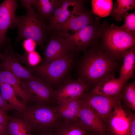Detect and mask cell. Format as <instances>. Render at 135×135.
<instances>
[{"label": "cell", "instance_id": "1", "mask_svg": "<svg viewBox=\"0 0 135 135\" xmlns=\"http://www.w3.org/2000/svg\"><path fill=\"white\" fill-rule=\"evenodd\" d=\"M98 41L88 48L82 57L79 68L80 77L88 85H96L112 73L116 60L98 46Z\"/></svg>", "mask_w": 135, "mask_h": 135}, {"label": "cell", "instance_id": "2", "mask_svg": "<svg viewBox=\"0 0 135 135\" xmlns=\"http://www.w3.org/2000/svg\"><path fill=\"white\" fill-rule=\"evenodd\" d=\"M26 9L25 15L16 16L10 28L16 27L18 34L16 43L22 39H32L42 49L48 39V25L35 11L32 0H20Z\"/></svg>", "mask_w": 135, "mask_h": 135}, {"label": "cell", "instance_id": "3", "mask_svg": "<svg viewBox=\"0 0 135 135\" xmlns=\"http://www.w3.org/2000/svg\"><path fill=\"white\" fill-rule=\"evenodd\" d=\"M98 39L100 48L116 60L122 59L125 52L135 44V34L106 22L101 24Z\"/></svg>", "mask_w": 135, "mask_h": 135}, {"label": "cell", "instance_id": "4", "mask_svg": "<svg viewBox=\"0 0 135 135\" xmlns=\"http://www.w3.org/2000/svg\"><path fill=\"white\" fill-rule=\"evenodd\" d=\"M78 54L69 51L51 62L34 66H26L32 74L52 85L59 83L66 75Z\"/></svg>", "mask_w": 135, "mask_h": 135}, {"label": "cell", "instance_id": "5", "mask_svg": "<svg viewBox=\"0 0 135 135\" xmlns=\"http://www.w3.org/2000/svg\"><path fill=\"white\" fill-rule=\"evenodd\" d=\"M22 118L33 130H44L57 124L60 118L56 108L46 104H36L27 107Z\"/></svg>", "mask_w": 135, "mask_h": 135}, {"label": "cell", "instance_id": "6", "mask_svg": "<svg viewBox=\"0 0 135 135\" xmlns=\"http://www.w3.org/2000/svg\"><path fill=\"white\" fill-rule=\"evenodd\" d=\"M100 17L93 23L87 25L73 33H62L65 37L70 50L78 54L84 53L92 45L98 41L101 24Z\"/></svg>", "mask_w": 135, "mask_h": 135}, {"label": "cell", "instance_id": "7", "mask_svg": "<svg viewBox=\"0 0 135 135\" xmlns=\"http://www.w3.org/2000/svg\"><path fill=\"white\" fill-rule=\"evenodd\" d=\"M21 86L29 101L46 104L53 99L54 91L52 85L44 80L34 75L30 79L21 80Z\"/></svg>", "mask_w": 135, "mask_h": 135}, {"label": "cell", "instance_id": "8", "mask_svg": "<svg viewBox=\"0 0 135 135\" xmlns=\"http://www.w3.org/2000/svg\"><path fill=\"white\" fill-rule=\"evenodd\" d=\"M82 102L91 108L102 119L107 122L115 105L121 101L122 96H108L90 93L82 94Z\"/></svg>", "mask_w": 135, "mask_h": 135}, {"label": "cell", "instance_id": "9", "mask_svg": "<svg viewBox=\"0 0 135 135\" xmlns=\"http://www.w3.org/2000/svg\"><path fill=\"white\" fill-rule=\"evenodd\" d=\"M82 5L77 9L73 14L64 22L48 27V33L50 32L66 33L69 31L73 33L83 27L91 24L98 18L92 10Z\"/></svg>", "mask_w": 135, "mask_h": 135}, {"label": "cell", "instance_id": "10", "mask_svg": "<svg viewBox=\"0 0 135 135\" xmlns=\"http://www.w3.org/2000/svg\"><path fill=\"white\" fill-rule=\"evenodd\" d=\"M89 85L80 77L65 82L54 91L53 99L59 104L80 98Z\"/></svg>", "mask_w": 135, "mask_h": 135}, {"label": "cell", "instance_id": "11", "mask_svg": "<svg viewBox=\"0 0 135 135\" xmlns=\"http://www.w3.org/2000/svg\"><path fill=\"white\" fill-rule=\"evenodd\" d=\"M4 58L0 62V70L9 71L21 80L30 79L34 76L19 62L13 48L9 44L4 47Z\"/></svg>", "mask_w": 135, "mask_h": 135}, {"label": "cell", "instance_id": "12", "mask_svg": "<svg viewBox=\"0 0 135 135\" xmlns=\"http://www.w3.org/2000/svg\"><path fill=\"white\" fill-rule=\"evenodd\" d=\"M18 6L16 0H4L0 4V50L9 43L6 33L12 24Z\"/></svg>", "mask_w": 135, "mask_h": 135}, {"label": "cell", "instance_id": "13", "mask_svg": "<svg viewBox=\"0 0 135 135\" xmlns=\"http://www.w3.org/2000/svg\"><path fill=\"white\" fill-rule=\"evenodd\" d=\"M46 47L44 56L41 64L50 62L70 50L64 36L56 32H50Z\"/></svg>", "mask_w": 135, "mask_h": 135}, {"label": "cell", "instance_id": "14", "mask_svg": "<svg viewBox=\"0 0 135 135\" xmlns=\"http://www.w3.org/2000/svg\"><path fill=\"white\" fill-rule=\"evenodd\" d=\"M107 122L110 132L114 135H128L129 119L127 110L123 108L121 101L117 104Z\"/></svg>", "mask_w": 135, "mask_h": 135}, {"label": "cell", "instance_id": "15", "mask_svg": "<svg viewBox=\"0 0 135 135\" xmlns=\"http://www.w3.org/2000/svg\"><path fill=\"white\" fill-rule=\"evenodd\" d=\"M78 122L89 132L98 133H103L105 132L106 127L103 122L82 101L79 112Z\"/></svg>", "mask_w": 135, "mask_h": 135}, {"label": "cell", "instance_id": "16", "mask_svg": "<svg viewBox=\"0 0 135 135\" xmlns=\"http://www.w3.org/2000/svg\"><path fill=\"white\" fill-rule=\"evenodd\" d=\"M126 84L112 73L101 80L90 93L108 96H117L120 94Z\"/></svg>", "mask_w": 135, "mask_h": 135}, {"label": "cell", "instance_id": "17", "mask_svg": "<svg viewBox=\"0 0 135 135\" xmlns=\"http://www.w3.org/2000/svg\"><path fill=\"white\" fill-rule=\"evenodd\" d=\"M82 103L80 97L58 104L55 108L59 118L62 119L66 122H78Z\"/></svg>", "mask_w": 135, "mask_h": 135}, {"label": "cell", "instance_id": "18", "mask_svg": "<svg viewBox=\"0 0 135 135\" xmlns=\"http://www.w3.org/2000/svg\"><path fill=\"white\" fill-rule=\"evenodd\" d=\"M0 82L8 84L12 86L15 94L25 104L29 101L28 96L21 86V80L11 72L0 70Z\"/></svg>", "mask_w": 135, "mask_h": 135}, {"label": "cell", "instance_id": "19", "mask_svg": "<svg viewBox=\"0 0 135 135\" xmlns=\"http://www.w3.org/2000/svg\"><path fill=\"white\" fill-rule=\"evenodd\" d=\"M122 59L123 62L120 70L119 78L126 83L128 80L133 77L134 74L135 66V46L125 52Z\"/></svg>", "mask_w": 135, "mask_h": 135}, {"label": "cell", "instance_id": "20", "mask_svg": "<svg viewBox=\"0 0 135 135\" xmlns=\"http://www.w3.org/2000/svg\"><path fill=\"white\" fill-rule=\"evenodd\" d=\"M0 92L3 99L13 108L21 113L26 107V104L17 98L14 91L9 84L0 82Z\"/></svg>", "mask_w": 135, "mask_h": 135}, {"label": "cell", "instance_id": "21", "mask_svg": "<svg viewBox=\"0 0 135 135\" xmlns=\"http://www.w3.org/2000/svg\"><path fill=\"white\" fill-rule=\"evenodd\" d=\"M86 1L83 0H62V13L53 22L48 25V27L65 22L77 9L84 4Z\"/></svg>", "mask_w": 135, "mask_h": 135}, {"label": "cell", "instance_id": "22", "mask_svg": "<svg viewBox=\"0 0 135 135\" xmlns=\"http://www.w3.org/2000/svg\"><path fill=\"white\" fill-rule=\"evenodd\" d=\"M58 0H32L31 4L38 13L50 23ZM49 23V24H50Z\"/></svg>", "mask_w": 135, "mask_h": 135}, {"label": "cell", "instance_id": "23", "mask_svg": "<svg viewBox=\"0 0 135 135\" xmlns=\"http://www.w3.org/2000/svg\"><path fill=\"white\" fill-rule=\"evenodd\" d=\"M32 129L22 118H10L8 124L6 135H32Z\"/></svg>", "mask_w": 135, "mask_h": 135}, {"label": "cell", "instance_id": "24", "mask_svg": "<svg viewBox=\"0 0 135 135\" xmlns=\"http://www.w3.org/2000/svg\"><path fill=\"white\" fill-rule=\"evenodd\" d=\"M89 132L78 122H64L59 126L54 134L55 135H87Z\"/></svg>", "mask_w": 135, "mask_h": 135}, {"label": "cell", "instance_id": "25", "mask_svg": "<svg viewBox=\"0 0 135 135\" xmlns=\"http://www.w3.org/2000/svg\"><path fill=\"white\" fill-rule=\"evenodd\" d=\"M135 8L134 0H117L110 15L117 21H120L128 11Z\"/></svg>", "mask_w": 135, "mask_h": 135}, {"label": "cell", "instance_id": "26", "mask_svg": "<svg viewBox=\"0 0 135 135\" xmlns=\"http://www.w3.org/2000/svg\"><path fill=\"white\" fill-rule=\"evenodd\" d=\"M122 100L126 108L135 110V82L125 84L120 92Z\"/></svg>", "mask_w": 135, "mask_h": 135}, {"label": "cell", "instance_id": "27", "mask_svg": "<svg viewBox=\"0 0 135 135\" xmlns=\"http://www.w3.org/2000/svg\"><path fill=\"white\" fill-rule=\"evenodd\" d=\"M91 3L93 13L100 17L107 16L112 9V0H92Z\"/></svg>", "mask_w": 135, "mask_h": 135}, {"label": "cell", "instance_id": "28", "mask_svg": "<svg viewBox=\"0 0 135 135\" xmlns=\"http://www.w3.org/2000/svg\"><path fill=\"white\" fill-rule=\"evenodd\" d=\"M16 55L19 62H20L26 66H36L42 60L38 53L35 51L28 53L26 52L22 56L18 54H16Z\"/></svg>", "mask_w": 135, "mask_h": 135}, {"label": "cell", "instance_id": "29", "mask_svg": "<svg viewBox=\"0 0 135 135\" xmlns=\"http://www.w3.org/2000/svg\"><path fill=\"white\" fill-rule=\"evenodd\" d=\"M124 19L123 24L121 28L124 30L132 34H135V12L132 13L126 12L124 15Z\"/></svg>", "mask_w": 135, "mask_h": 135}, {"label": "cell", "instance_id": "30", "mask_svg": "<svg viewBox=\"0 0 135 135\" xmlns=\"http://www.w3.org/2000/svg\"><path fill=\"white\" fill-rule=\"evenodd\" d=\"M36 44L33 40L30 39L24 40L22 46L26 53H28L35 51Z\"/></svg>", "mask_w": 135, "mask_h": 135}, {"label": "cell", "instance_id": "31", "mask_svg": "<svg viewBox=\"0 0 135 135\" xmlns=\"http://www.w3.org/2000/svg\"><path fill=\"white\" fill-rule=\"evenodd\" d=\"M129 119V127L128 135H135V116L130 111L126 110Z\"/></svg>", "mask_w": 135, "mask_h": 135}, {"label": "cell", "instance_id": "32", "mask_svg": "<svg viewBox=\"0 0 135 135\" xmlns=\"http://www.w3.org/2000/svg\"><path fill=\"white\" fill-rule=\"evenodd\" d=\"M62 10V0H58V4L53 12L51 19L49 25L53 22L59 16Z\"/></svg>", "mask_w": 135, "mask_h": 135}, {"label": "cell", "instance_id": "33", "mask_svg": "<svg viewBox=\"0 0 135 135\" xmlns=\"http://www.w3.org/2000/svg\"><path fill=\"white\" fill-rule=\"evenodd\" d=\"M0 109L5 112L13 109L12 107L2 98L0 92Z\"/></svg>", "mask_w": 135, "mask_h": 135}, {"label": "cell", "instance_id": "34", "mask_svg": "<svg viewBox=\"0 0 135 135\" xmlns=\"http://www.w3.org/2000/svg\"><path fill=\"white\" fill-rule=\"evenodd\" d=\"M10 117L7 114L6 112L0 109V123L8 124Z\"/></svg>", "mask_w": 135, "mask_h": 135}, {"label": "cell", "instance_id": "35", "mask_svg": "<svg viewBox=\"0 0 135 135\" xmlns=\"http://www.w3.org/2000/svg\"><path fill=\"white\" fill-rule=\"evenodd\" d=\"M8 124L0 123V135H6Z\"/></svg>", "mask_w": 135, "mask_h": 135}, {"label": "cell", "instance_id": "36", "mask_svg": "<svg viewBox=\"0 0 135 135\" xmlns=\"http://www.w3.org/2000/svg\"><path fill=\"white\" fill-rule=\"evenodd\" d=\"M38 135H55L54 134L52 133L44 132L39 134Z\"/></svg>", "mask_w": 135, "mask_h": 135}, {"label": "cell", "instance_id": "37", "mask_svg": "<svg viewBox=\"0 0 135 135\" xmlns=\"http://www.w3.org/2000/svg\"><path fill=\"white\" fill-rule=\"evenodd\" d=\"M4 54L1 53L0 52V60H2L4 58Z\"/></svg>", "mask_w": 135, "mask_h": 135}, {"label": "cell", "instance_id": "38", "mask_svg": "<svg viewBox=\"0 0 135 135\" xmlns=\"http://www.w3.org/2000/svg\"><path fill=\"white\" fill-rule=\"evenodd\" d=\"M104 133H96V134H91L90 135H106L104 134ZM88 135V134H87Z\"/></svg>", "mask_w": 135, "mask_h": 135}]
</instances>
